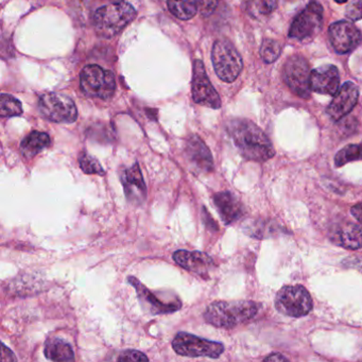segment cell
<instances>
[{
    "label": "cell",
    "mask_w": 362,
    "mask_h": 362,
    "mask_svg": "<svg viewBox=\"0 0 362 362\" xmlns=\"http://www.w3.org/2000/svg\"><path fill=\"white\" fill-rule=\"evenodd\" d=\"M156 1H163V0H156Z\"/></svg>",
    "instance_id": "cell-39"
},
{
    "label": "cell",
    "mask_w": 362,
    "mask_h": 362,
    "mask_svg": "<svg viewBox=\"0 0 362 362\" xmlns=\"http://www.w3.org/2000/svg\"><path fill=\"white\" fill-rule=\"evenodd\" d=\"M203 214L205 215V217L203 218H204L205 224H207V228L213 230H218V224L211 219V216L206 211V209H203Z\"/></svg>",
    "instance_id": "cell-35"
},
{
    "label": "cell",
    "mask_w": 362,
    "mask_h": 362,
    "mask_svg": "<svg viewBox=\"0 0 362 362\" xmlns=\"http://www.w3.org/2000/svg\"><path fill=\"white\" fill-rule=\"evenodd\" d=\"M345 260H346V262H345V264H346L347 267L358 269V270H360L362 272V258L349 257Z\"/></svg>",
    "instance_id": "cell-33"
},
{
    "label": "cell",
    "mask_w": 362,
    "mask_h": 362,
    "mask_svg": "<svg viewBox=\"0 0 362 362\" xmlns=\"http://www.w3.org/2000/svg\"><path fill=\"white\" fill-rule=\"evenodd\" d=\"M329 238L334 245L347 250L362 247V230L351 222L344 221L336 224L329 232Z\"/></svg>",
    "instance_id": "cell-18"
},
{
    "label": "cell",
    "mask_w": 362,
    "mask_h": 362,
    "mask_svg": "<svg viewBox=\"0 0 362 362\" xmlns=\"http://www.w3.org/2000/svg\"><path fill=\"white\" fill-rule=\"evenodd\" d=\"M228 132L241 156L254 162H266L275 150L264 131L251 120L234 119L228 122Z\"/></svg>",
    "instance_id": "cell-1"
},
{
    "label": "cell",
    "mask_w": 362,
    "mask_h": 362,
    "mask_svg": "<svg viewBox=\"0 0 362 362\" xmlns=\"http://www.w3.org/2000/svg\"><path fill=\"white\" fill-rule=\"evenodd\" d=\"M313 307L310 293L300 285L285 286L275 296V308L288 317H304L313 310Z\"/></svg>",
    "instance_id": "cell-7"
},
{
    "label": "cell",
    "mask_w": 362,
    "mask_h": 362,
    "mask_svg": "<svg viewBox=\"0 0 362 362\" xmlns=\"http://www.w3.org/2000/svg\"><path fill=\"white\" fill-rule=\"evenodd\" d=\"M362 160V143L358 145H349L341 149L334 156L336 167H342L347 163Z\"/></svg>",
    "instance_id": "cell-25"
},
{
    "label": "cell",
    "mask_w": 362,
    "mask_h": 362,
    "mask_svg": "<svg viewBox=\"0 0 362 362\" xmlns=\"http://www.w3.org/2000/svg\"><path fill=\"white\" fill-rule=\"evenodd\" d=\"M279 0H245V10L255 18L272 13L277 8Z\"/></svg>",
    "instance_id": "cell-24"
},
{
    "label": "cell",
    "mask_w": 362,
    "mask_h": 362,
    "mask_svg": "<svg viewBox=\"0 0 362 362\" xmlns=\"http://www.w3.org/2000/svg\"><path fill=\"white\" fill-rule=\"evenodd\" d=\"M334 1H336L337 4H339V5H342V4L347 3L349 0H334Z\"/></svg>",
    "instance_id": "cell-37"
},
{
    "label": "cell",
    "mask_w": 362,
    "mask_h": 362,
    "mask_svg": "<svg viewBox=\"0 0 362 362\" xmlns=\"http://www.w3.org/2000/svg\"><path fill=\"white\" fill-rule=\"evenodd\" d=\"M80 84L86 96L103 100L111 99L116 90L113 73L94 64L88 65L82 69Z\"/></svg>",
    "instance_id": "cell-6"
},
{
    "label": "cell",
    "mask_w": 362,
    "mask_h": 362,
    "mask_svg": "<svg viewBox=\"0 0 362 362\" xmlns=\"http://www.w3.org/2000/svg\"><path fill=\"white\" fill-rule=\"evenodd\" d=\"M214 204L217 207L218 213L226 226L234 223L243 217V204L232 192H218L214 196Z\"/></svg>",
    "instance_id": "cell-20"
},
{
    "label": "cell",
    "mask_w": 362,
    "mask_h": 362,
    "mask_svg": "<svg viewBox=\"0 0 362 362\" xmlns=\"http://www.w3.org/2000/svg\"><path fill=\"white\" fill-rule=\"evenodd\" d=\"M358 99H359V90L357 86L353 82H345L334 95L326 112L332 120L339 122L356 107Z\"/></svg>",
    "instance_id": "cell-15"
},
{
    "label": "cell",
    "mask_w": 362,
    "mask_h": 362,
    "mask_svg": "<svg viewBox=\"0 0 362 362\" xmlns=\"http://www.w3.org/2000/svg\"><path fill=\"white\" fill-rule=\"evenodd\" d=\"M329 41L338 54H344L355 50L361 44V31L349 21H340L330 25Z\"/></svg>",
    "instance_id": "cell-13"
},
{
    "label": "cell",
    "mask_w": 362,
    "mask_h": 362,
    "mask_svg": "<svg viewBox=\"0 0 362 362\" xmlns=\"http://www.w3.org/2000/svg\"><path fill=\"white\" fill-rule=\"evenodd\" d=\"M211 60L218 77L226 83L234 82L243 71V58L228 40L221 39L215 42Z\"/></svg>",
    "instance_id": "cell-4"
},
{
    "label": "cell",
    "mask_w": 362,
    "mask_h": 362,
    "mask_svg": "<svg viewBox=\"0 0 362 362\" xmlns=\"http://www.w3.org/2000/svg\"><path fill=\"white\" fill-rule=\"evenodd\" d=\"M173 349L177 355L185 357H209L217 359L223 354L224 345L216 341L181 332L173 339Z\"/></svg>",
    "instance_id": "cell-8"
},
{
    "label": "cell",
    "mask_w": 362,
    "mask_h": 362,
    "mask_svg": "<svg viewBox=\"0 0 362 362\" xmlns=\"http://www.w3.org/2000/svg\"><path fill=\"white\" fill-rule=\"evenodd\" d=\"M173 259L179 266L201 276H206L213 266V258L206 253L199 251L179 250L173 253Z\"/></svg>",
    "instance_id": "cell-19"
},
{
    "label": "cell",
    "mask_w": 362,
    "mask_h": 362,
    "mask_svg": "<svg viewBox=\"0 0 362 362\" xmlns=\"http://www.w3.org/2000/svg\"><path fill=\"white\" fill-rule=\"evenodd\" d=\"M127 201L134 206H141L147 199V187L139 163L124 169L120 175Z\"/></svg>",
    "instance_id": "cell-14"
},
{
    "label": "cell",
    "mask_w": 362,
    "mask_h": 362,
    "mask_svg": "<svg viewBox=\"0 0 362 362\" xmlns=\"http://www.w3.org/2000/svg\"><path fill=\"white\" fill-rule=\"evenodd\" d=\"M287 358L281 354H272V355L264 358V361H287Z\"/></svg>",
    "instance_id": "cell-36"
},
{
    "label": "cell",
    "mask_w": 362,
    "mask_h": 362,
    "mask_svg": "<svg viewBox=\"0 0 362 362\" xmlns=\"http://www.w3.org/2000/svg\"><path fill=\"white\" fill-rule=\"evenodd\" d=\"M107 1H112V3H122V1H124V0H107Z\"/></svg>",
    "instance_id": "cell-38"
},
{
    "label": "cell",
    "mask_w": 362,
    "mask_h": 362,
    "mask_svg": "<svg viewBox=\"0 0 362 362\" xmlns=\"http://www.w3.org/2000/svg\"><path fill=\"white\" fill-rule=\"evenodd\" d=\"M23 113V105L21 101L11 95H1L0 101V115L1 117H13Z\"/></svg>",
    "instance_id": "cell-26"
},
{
    "label": "cell",
    "mask_w": 362,
    "mask_h": 362,
    "mask_svg": "<svg viewBox=\"0 0 362 362\" xmlns=\"http://www.w3.org/2000/svg\"><path fill=\"white\" fill-rule=\"evenodd\" d=\"M137 12L132 5L113 3L99 8L93 16L95 30L100 37L111 39L119 35L136 18Z\"/></svg>",
    "instance_id": "cell-3"
},
{
    "label": "cell",
    "mask_w": 362,
    "mask_h": 362,
    "mask_svg": "<svg viewBox=\"0 0 362 362\" xmlns=\"http://www.w3.org/2000/svg\"><path fill=\"white\" fill-rule=\"evenodd\" d=\"M185 154L189 164L198 173H209L214 169V160L209 147L198 136L192 135L186 141Z\"/></svg>",
    "instance_id": "cell-17"
},
{
    "label": "cell",
    "mask_w": 362,
    "mask_h": 362,
    "mask_svg": "<svg viewBox=\"0 0 362 362\" xmlns=\"http://www.w3.org/2000/svg\"><path fill=\"white\" fill-rule=\"evenodd\" d=\"M310 73L306 59L296 54L284 65V81L294 94L307 99L310 97Z\"/></svg>",
    "instance_id": "cell-10"
},
{
    "label": "cell",
    "mask_w": 362,
    "mask_h": 362,
    "mask_svg": "<svg viewBox=\"0 0 362 362\" xmlns=\"http://www.w3.org/2000/svg\"><path fill=\"white\" fill-rule=\"evenodd\" d=\"M260 57L266 63H273L281 54V46L279 42L272 39H264L260 46Z\"/></svg>",
    "instance_id": "cell-27"
},
{
    "label": "cell",
    "mask_w": 362,
    "mask_h": 362,
    "mask_svg": "<svg viewBox=\"0 0 362 362\" xmlns=\"http://www.w3.org/2000/svg\"><path fill=\"white\" fill-rule=\"evenodd\" d=\"M50 144H52V139L47 133L33 131L28 136L25 137L24 141L21 144V152L24 158L31 160L40 152L49 147Z\"/></svg>",
    "instance_id": "cell-21"
},
{
    "label": "cell",
    "mask_w": 362,
    "mask_h": 362,
    "mask_svg": "<svg viewBox=\"0 0 362 362\" xmlns=\"http://www.w3.org/2000/svg\"><path fill=\"white\" fill-rule=\"evenodd\" d=\"M119 361H148V357L141 351H135V349H128L120 354L117 358Z\"/></svg>",
    "instance_id": "cell-30"
},
{
    "label": "cell",
    "mask_w": 362,
    "mask_h": 362,
    "mask_svg": "<svg viewBox=\"0 0 362 362\" xmlns=\"http://www.w3.org/2000/svg\"><path fill=\"white\" fill-rule=\"evenodd\" d=\"M259 309L260 305L253 300H219L207 307L204 319L215 327L230 329L253 319Z\"/></svg>",
    "instance_id": "cell-2"
},
{
    "label": "cell",
    "mask_w": 362,
    "mask_h": 362,
    "mask_svg": "<svg viewBox=\"0 0 362 362\" xmlns=\"http://www.w3.org/2000/svg\"><path fill=\"white\" fill-rule=\"evenodd\" d=\"M79 164L82 171L86 175H103L105 173L100 163L90 154L82 153L79 158Z\"/></svg>",
    "instance_id": "cell-28"
},
{
    "label": "cell",
    "mask_w": 362,
    "mask_h": 362,
    "mask_svg": "<svg viewBox=\"0 0 362 362\" xmlns=\"http://www.w3.org/2000/svg\"><path fill=\"white\" fill-rule=\"evenodd\" d=\"M323 24V7L317 1H311L291 24L289 37L306 41L317 35Z\"/></svg>",
    "instance_id": "cell-11"
},
{
    "label": "cell",
    "mask_w": 362,
    "mask_h": 362,
    "mask_svg": "<svg viewBox=\"0 0 362 362\" xmlns=\"http://www.w3.org/2000/svg\"><path fill=\"white\" fill-rule=\"evenodd\" d=\"M169 11L180 20H192L198 11L197 0H167Z\"/></svg>",
    "instance_id": "cell-23"
},
{
    "label": "cell",
    "mask_w": 362,
    "mask_h": 362,
    "mask_svg": "<svg viewBox=\"0 0 362 362\" xmlns=\"http://www.w3.org/2000/svg\"><path fill=\"white\" fill-rule=\"evenodd\" d=\"M39 111L45 119L58 124H73L78 118L75 103L69 97L57 93L41 96Z\"/></svg>",
    "instance_id": "cell-9"
},
{
    "label": "cell",
    "mask_w": 362,
    "mask_h": 362,
    "mask_svg": "<svg viewBox=\"0 0 362 362\" xmlns=\"http://www.w3.org/2000/svg\"><path fill=\"white\" fill-rule=\"evenodd\" d=\"M1 349H3V355H1V361L10 362L16 361L18 358L14 356L13 351L11 349H8L5 344L1 345Z\"/></svg>",
    "instance_id": "cell-32"
},
{
    "label": "cell",
    "mask_w": 362,
    "mask_h": 362,
    "mask_svg": "<svg viewBox=\"0 0 362 362\" xmlns=\"http://www.w3.org/2000/svg\"><path fill=\"white\" fill-rule=\"evenodd\" d=\"M44 354L52 361H71L75 359V353L71 344L59 338L49 339L46 342Z\"/></svg>",
    "instance_id": "cell-22"
},
{
    "label": "cell",
    "mask_w": 362,
    "mask_h": 362,
    "mask_svg": "<svg viewBox=\"0 0 362 362\" xmlns=\"http://www.w3.org/2000/svg\"><path fill=\"white\" fill-rule=\"evenodd\" d=\"M345 16L349 21L357 22L362 20V0H353L346 8Z\"/></svg>",
    "instance_id": "cell-29"
},
{
    "label": "cell",
    "mask_w": 362,
    "mask_h": 362,
    "mask_svg": "<svg viewBox=\"0 0 362 362\" xmlns=\"http://www.w3.org/2000/svg\"><path fill=\"white\" fill-rule=\"evenodd\" d=\"M351 215L356 218V220H357L360 224H362V203H359V204L351 207Z\"/></svg>",
    "instance_id": "cell-34"
},
{
    "label": "cell",
    "mask_w": 362,
    "mask_h": 362,
    "mask_svg": "<svg viewBox=\"0 0 362 362\" xmlns=\"http://www.w3.org/2000/svg\"><path fill=\"white\" fill-rule=\"evenodd\" d=\"M192 86V98L194 103L211 109L221 107V99L217 90L211 86L202 61H194Z\"/></svg>",
    "instance_id": "cell-12"
},
{
    "label": "cell",
    "mask_w": 362,
    "mask_h": 362,
    "mask_svg": "<svg viewBox=\"0 0 362 362\" xmlns=\"http://www.w3.org/2000/svg\"><path fill=\"white\" fill-rule=\"evenodd\" d=\"M197 3L201 16H209L217 8L218 0H197Z\"/></svg>",
    "instance_id": "cell-31"
},
{
    "label": "cell",
    "mask_w": 362,
    "mask_h": 362,
    "mask_svg": "<svg viewBox=\"0 0 362 362\" xmlns=\"http://www.w3.org/2000/svg\"><path fill=\"white\" fill-rule=\"evenodd\" d=\"M128 281L133 286L137 293L139 303L144 310L151 315H167L175 313L182 307V302L175 294L164 293L162 291H152L146 287L136 277L129 276Z\"/></svg>",
    "instance_id": "cell-5"
},
{
    "label": "cell",
    "mask_w": 362,
    "mask_h": 362,
    "mask_svg": "<svg viewBox=\"0 0 362 362\" xmlns=\"http://www.w3.org/2000/svg\"><path fill=\"white\" fill-rule=\"evenodd\" d=\"M340 88L338 69L332 64L322 65L311 71L310 90L319 94L334 96Z\"/></svg>",
    "instance_id": "cell-16"
}]
</instances>
